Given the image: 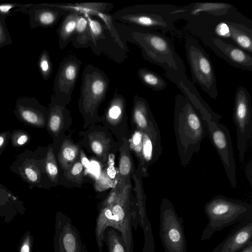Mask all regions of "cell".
Masks as SVG:
<instances>
[{
  "mask_svg": "<svg viewBox=\"0 0 252 252\" xmlns=\"http://www.w3.org/2000/svg\"><path fill=\"white\" fill-rule=\"evenodd\" d=\"M109 79L101 70L87 64L83 71L79 104L86 114L93 115L105 99Z\"/></svg>",
  "mask_w": 252,
  "mask_h": 252,
  "instance_id": "obj_7",
  "label": "cell"
},
{
  "mask_svg": "<svg viewBox=\"0 0 252 252\" xmlns=\"http://www.w3.org/2000/svg\"><path fill=\"white\" fill-rule=\"evenodd\" d=\"M5 18L6 16L0 15V48L12 42L6 26Z\"/></svg>",
  "mask_w": 252,
  "mask_h": 252,
  "instance_id": "obj_38",
  "label": "cell"
},
{
  "mask_svg": "<svg viewBox=\"0 0 252 252\" xmlns=\"http://www.w3.org/2000/svg\"><path fill=\"white\" fill-rule=\"evenodd\" d=\"M74 36L73 43L77 47H84L91 41L89 22L83 14H80L78 17Z\"/></svg>",
  "mask_w": 252,
  "mask_h": 252,
  "instance_id": "obj_27",
  "label": "cell"
},
{
  "mask_svg": "<svg viewBox=\"0 0 252 252\" xmlns=\"http://www.w3.org/2000/svg\"><path fill=\"white\" fill-rule=\"evenodd\" d=\"M204 42L220 58L232 66L252 71V57L242 49L226 42L221 38H205Z\"/></svg>",
  "mask_w": 252,
  "mask_h": 252,
  "instance_id": "obj_13",
  "label": "cell"
},
{
  "mask_svg": "<svg viewBox=\"0 0 252 252\" xmlns=\"http://www.w3.org/2000/svg\"><path fill=\"white\" fill-rule=\"evenodd\" d=\"M54 4L67 12L73 11L90 16H96L100 13H108L113 6L112 3L103 2H77Z\"/></svg>",
  "mask_w": 252,
  "mask_h": 252,
  "instance_id": "obj_19",
  "label": "cell"
},
{
  "mask_svg": "<svg viewBox=\"0 0 252 252\" xmlns=\"http://www.w3.org/2000/svg\"><path fill=\"white\" fill-rule=\"evenodd\" d=\"M126 183L122 182L117 179L116 183L114 184L108 196L103 202L101 208L106 207L112 203L117 199L122 188Z\"/></svg>",
  "mask_w": 252,
  "mask_h": 252,
  "instance_id": "obj_39",
  "label": "cell"
},
{
  "mask_svg": "<svg viewBox=\"0 0 252 252\" xmlns=\"http://www.w3.org/2000/svg\"><path fill=\"white\" fill-rule=\"evenodd\" d=\"M112 186L113 181L105 173H102L95 183V189L99 191L105 190Z\"/></svg>",
  "mask_w": 252,
  "mask_h": 252,
  "instance_id": "obj_41",
  "label": "cell"
},
{
  "mask_svg": "<svg viewBox=\"0 0 252 252\" xmlns=\"http://www.w3.org/2000/svg\"><path fill=\"white\" fill-rule=\"evenodd\" d=\"M210 141L216 149L231 186H237L236 167L233 145L228 128L219 121H204Z\"/></svg>",
  "mask_w": 252,
  "mask_h": 252,
  "instance_id": "obj_9",
  "label": "cell"
},
{
  "mask_svg": "<svg viewBox=\"0 0 252 252\" xmlns=\"http://www.w3.org/2000/svg\"><path fill=\"white\" fill-rule=\"evenodd\" d=\"M38 65L42 77L45 80H47L51 76L53 66L52 62L48 52L43 50L39 57Z\"/></svg>",
  "mask_w": 252,
  "mask_h": 252,
  "instance_id": "obj_33",
  "label": "cell"
},
{
  "mask_svg": "<svg viewBox=\"0 0 252 252\" xmlns=\"http://www.w3.org/2000/svg\"><path fill=\"white\" fill-rule=\"evenodd\" d=\"M51 100L48 128L50 132L57 135L63 126L64 108L53 95Z\"/></svg>",
  "mask_w": 252,
  "mask_h": 252,
  "instance_id": "obj_23",
  "label": "cell"
},
{
  "mask_svg": "<svg viewBox=\"0 0 252 252\" xmlns=\"http://www.w3.org/2000/svg\"><path fill=\"white\" fill-rule=\"evenodd\" d=\"M81 163L83 167L89 168L91 165V162L88 160L84 153L81 151L80 153Z\"/></svg>",
  "mask_w": 252,
  "mask_h": 252,
  "instance_id": "obj_47",
  "label": "cell"
},
{
  "mask_svg": "<svg viewBox=\"0 0 252 252\" xmlns=\"http://www.w3.org/2000/svg\"><path fill=\"white\" fill-rule=\"evenodd\" d=\"M89 139L90 146L93 152L100 157L105 158L108 150L107 140L98 134H91Z\"/></svg>",
  "mask_w": 252,
  "mask_h": 252,
  "instance_id": "obj_29",
  "label": "cell"
},
{
  "mask_svg": "<svg viewBox=\"0 0 252 252\" xmlns=\"http://www.w3.org/2000/svg\"><path fill=\"white\" fill-rule=\"evenodd\" d=\"M83 166L81 162L76 161L66 170V177L68 179L77 183H81L82 180Z\"/></svg>",
  "mask_w": 252,
  "mask_h": 252,
  "instance_id": "obj_36",
  "label": "cell"
},
{
  "mask_svg": "<svg viewBox=\"0 0 252 252\" xmlns=\"http://www.w3.org/2000/svg\"><path fill=\"white\" fill-rule=\"evenodd\" d=\"M96 17L99 18L103 22L105 26L109 30V33L113 36V37L115 39V41L119 44L120 46L122 47H124V45L120 38L116 30L113 23V18L112 16H110L108 13H100Z\"/></svg>",
  "mask_w": 252,
  "mask_h": 252,
  "instance_id": "obj_35",
  "label": "cell"
},
{
  "mask_svg": "<svg viewBox=\"0 0 252 252\" xmlns=\"http://www.w3.org/2000/svg\"><path fill=\"white\" fill-rule=\"evenodd\" d=\"M36 252H39L38 251H36Z\"/></svg>",
  "mask_w": 252,
  "mask_h": 252,
  "instance_id": "obj_49",
  "label": "cell"
},
{
  "mask_svg": "<svg viewBox=\"0 0 252 252\" xmlns=\"http://www.w3.org/2000/svg\"><path fill=\"white\" fill-rule=\"evenodd\" d=\"M214 31L215 33L218 36L223 38H228L229 30L226 20L218 23L215 28Z\"/></svg>",
  "mask_w": 252,
  "mask_h": 252,
  "instance_id": "obj_42",
  "label": "cell"
},
{
  "mask_svg": "<svg viewBox=\"0 0 252 252\" xmlns=\"http://www.w3.org/2000/svg\"><path fill=\"white\" fill-rule=\"evenodd\" d=\"M130 184L126 182L112 203L111 217L107 224L108 227H112L121 233L126 252H133L132 227L136 219L130 209Z\"/></svg>",
  "mask_w": 252,
  "mask_h": 252,
  "instance_id": "obj_10",
  "label": "cell"
},
{
  "mask_svg": "<svg viewBox=\"0 0 252 252\" xmlns=\"http://www.w3.org/2000/svg\"><path fill=\"white\" fill-rule=\"evenodd\" d=\"M78 153L77 145L69 140L63 141L58 154V160L64 170H67L76 161Z\"/></svg>",
  "mask_w": 252,
  "mask_h": 252,
  "instance_id": "obj_25",
  "label": "cell"
},
{
  "mask_svg": "<svg viewBox=\"0 0 252 252\" xmlns=\"http://www.w3.org/2000/svg\"><path fill=\"white\" fill-rule=\"evenodd\" d=\"M204 211L208 219L206 227L200 240L210 239L215 232L252 219V206L247 202L218 195L204 205Z\"/></svg>",
  "mask_w": 252,
  "mask_h": 252,
  "instance_id": "obj_3",
  "label": "cell"
},
{
  "mask_svg": "<svg viewBox=\"0 0 252 252\" xmlns=\"http://www.w3.org/2000/svg\"><path fill=\"white\" fill-rule=\"evenodd\" d=\"M13 112L19 121L25 125L38 128L45 126L46 109L34 97L18 98Z\"/></svg>",
  "mask_w": 252,
  "mask_h": 252,
  "instance_id": "obj_15",
  "label": "cell"
},
{
  "mask_svg": "<svg viewBox=\"0 0 252 252\" xmlns=\"http://www.w3.org/2000/svg\"><path fill=\"white\" fill-rule=\"evenodd\" d=\"M12 167V169H15L13 171L30 184V186L33 187L34 185L40 183L41 172L39 163L38 160L32 157H27L24 158L22 157L21 158H18L13 163Z\"/></svg>",
  "mask_w": 252,
  "mask_h": 252,
  "instance_id": "obj_18",
  "label": "cell"
},
{
  "mask_svg": "<svg viewBox=\"0 0 252 252\" xmlns=\"http://www.w3.org/2000/svg\"><path fill=\"white\" fill-rule=\"evenodd\" d=\"M112 205V203L106 207L101 208L96 220L95 237L99 252L103 251L104 234L108 227V222L111 217Z\"/></svg>",
  "mask_w": 252,
  "mask_h": 252,
  "instance_id": "obj_24",
  "label": "cell"
},
{
  "mask_svg": "<svg viewBox=\"0 0 252 252\" xmlns=\"http://www.w3.org/2000/svg\"><path fill=\"white\" fill-rule=\"evenodd\" d=\"M245 174L248 179V181L252 187V161L250 160L246 165L245 167Z\"/></svg>",
  "mask_w": 252,
  "mask_h": 252,
  "instance_id": "obj_46",
  "label": "cell"
},
{
  "mask_svg": "<svg viewBox=\"0 0 252 252\" xmlns=\"http://www.w3.org/2000/svg\"><path fill=\"white\" fill-rule=\"evenodd\" d=\"M132 117L137 129L146 133L157 140L161 141L158 127L144 98L135 95L133 98Z\"/></svg>",
  "mask_w": 252,
  "mask_h": 252,
  "instance_id": "obj_16",
  "label": "cell"
},
{
  "mask_svg": "<svg viewBox=\"0 0 252 252\" xmlns=\"http://www.w3.org/2000/svg\"><path fill=\"white\" fill-rule=\"evenodd\" d=\"M82 63L75 55H69L60 64L54 81L52 95L62 105L71 99Z\"/></svg>",
  "mask_w": 252,
  "mask_h": 252,
  "instance_id": "obj_11",
  "label": "cell"
},
{
  "mask_svg": "<svg viewBox=\"0 0 252 252\" xmlns=\"http://www.w3.org/2000/svg\"><path fill=\"white\" fill-rule=\"evenodd\" d=\"M232 117L236 130L239 161L243 165L248 142L252 134L251 97L248 91L243 86H239L236 91Z\"/></svg>",
  "mask_w": 252,
  "mask_h": 252,
  "instance_id": "obj_8",
  "label": "cell"
},
{
  "mask_svg": "<svg viewBox=\"0 0 252 252\" xmlns=\"http://www.w3.org/2000/svg\"><path fill=\"white\" fill-rule=\"evenodd\" d=\"M143 132L137 129L133 134L130 139V147L137 155L141 162L142 159V149Z\"/></svg>",
  "mask_w": 252,
  "mask_h": 252,
  "instance_id": "obj_37",
  "label": "cell"
},
{
  "mask_svg": "<svg viewBox=\"0 0 252 252\" xmlns=\"http://www.w3.org/2000/svg\"><path fill=\"white\" fill-rule=\"evenodd\" d=\"M11 133L9 131L0 132V155L2 154L8 145Z\"/></svg>",
  "mask_w": 252,
  "mask_h": 252,
  "instance_id": "obj_43",
  "label": "cell"
},
{
  "mask_svg": "<svg viewBox=\"0 0 252 252\" xmlns=\"http://www.w3.org/2000/svg\"><path fill=\"white\" fill-rule=\"evenodd\" d=\"M185 50L192 79L212 98L218 95L217 78L213 64L205 49L191 36L185 39Z\"/></svg>",
  "mask_w": 252,
  "mask_h": 252,
  "instance_id": "obj_4",
  "label": "cell"
},
{
  "mask_svg": "<svg viewBox=\"0 0 252 252\" xmlns=\"http://www.w3.org/2000/svg\"><path fill=\"white\" fill-rule=\"evenodd\" d=\"M33 238L29 231H27L21 239L18 252H32Z\"/></svg>",
  "mask_w": 252,
  "mask_h": 252,
  "instance_id": "obj_40",
  "label": "cell"
},
{
  "mask_svg": "<svg viewBox=\"0 0 252 252\" xmlns=\"http://www.w3.org/2000/svg\"><path fill=\"white\" fill-rule=\"evenodd\" d=\"M13 195L8 190H5L0 186V206L6 203Z\"/></svg>",
  "mask_w": 252,
  "mask_h": 252,
  "instance_id": "obj_45",
  "label": "cell"
},
{
  "mask_svg": "<svg viewBox=\"0 0 252 252\" xmlns=\"http://www.w3.org/2000/svg\"><path fill=\"white\" fill-rule=\"evenodd\" d=\"M109 227L107 228L104 234V241L107 247L108 252H126L121 235L115 229Z\"/></svg>",
  "mask_w": 252,
  "mask_h": 252,
  "instance_id": "obj_28",
  "label": "cell"
},
{
  "mask_svg": "<svg viewBox=\"0 0 252 252\" xmlns=\"http://www.w3.org/2000/svg\"><path fill=\"white\" fill-rule=\"evenodd\" d=\"M174 129L180 163L184 167L201 148L206 136L204 122L191 102L183 95L175 98Z\"/></svg>",
  "mask_w": 252,
  "mask_h": 252,
  "instance_id": "obj_1",
  "label": "cell"
},
{
  "mask_svg": "<svg viewBox=\"0 0 252 252\" xmlns=\"http://www.w3.org/2000/svg\"><path fill=\"white\" fill-rule=\"evenodd\" d=\"M45 169L50 179L53 182H56L58 178V167L53 148L50 147L45 159Z\"/></svg>",
  "mask_w": 252,
  "mask_h": 252,
  "instance_id": "obj_31",
  "label": "cell"
},
{
  "mask_svg": "<svg viewBox=\"0 0 252 252\" xmlns=\"http://www.w3.org/2000/svg\"><path fill=\"white\" fill-rule=\"evenodd\" d=\"M233 6L226 3L197 2L191 4L185 8H181L179 14L189 11L192 16H197L201 13H207L214 16H222L233 9Z\"/></svg>",
  "mask_w": 252,
  "mask_h": 252,
  "instance_id": "obj_20",
  "label": "cell"
},
{
  "mask_svg": "<svg viewBox=\"0 0 252 252\" xmlns=\"http://www.w3.org/2000/svg\"><path fill=\"white\" fill-rule=\"evenodd\" d=\"M80 14L69 12L64 16L58 28L59 46L61 49L65 48L74 36L78 17Z\"/></svg>",
  "mask_w": 252,
  "mask_h": 252,
  "instance_id": "obj_22",
  "label": "cell"
},
{
  "mask_svg": "<svg viewBox=\"0 0 252 252\" xmlns=\"http://www.w3.org/2000/svg\"><path fill=\"white\" fill-rule=\"evenodd\" d=\"M69 12L63 10L54 3L25 4V13L28 14L30 27L51 28L60 19Z\"/></svg>",
  "mask_w": 252,
  "mask_h": 252,
  "instance_id": "obj_14",
  "label": "cell"
},
{
  "mask_svg": "<svg viewBox=\"0 0 252 252\" xmlns=\"http://www.w3.org/2000/svg\"><path fill=\"white\" fill-rule=\"evenodd\" d=\"M55 228V252H89L77 227L65 215L62 213L56 214Z\"/></svg>",
  "mask_w": 252,
  "mask_h": 252,
  "instance_id": "obj_12",
  "label": "cell"
},
{
  "mask_svg": "<svg viewBox=\"0 0 252 252\" xmlns=\"http://www.w3.org/2000/svg\"><path fill=\"white\" fill-rule=\"evenodd\" d=\"M184 220L179 217L173 204L162 198L160 205L159 237L165 252H187Z\"/></svg>",
  "mask_w": 252,
  "mask_h": 252,
  "instance_id": "obj_5",
  "label": "cell"
},
{
  "mask_svg": "<svg viewBox=\"0 0 252 252\" xmlns=\"http://www.w3.org/2000/svg\"><path fill=\"white\" fill-rule=\"evenodd\" d=\"M229 32L228 38L246 52L252 53V29L241 24L226 21Z\"/></svg>",
  "mask_w": 252,
  "mask_h": 252,
  "instance_id": "obj_21",
  "label": "cell"
},
{
  "mask_svg": "<svg viewBox=\"0 0 252 252\" xmlns=\"http://www.w3.org/2000/svg\"><path fill=\"white\" fill-rule=\"evenodd\" d=\"M84 16L89 22L91 41L95 45L98 41L105 38V28L98 20L94 19L92 16L87 15Z\"/></svg>",
  "mask_w": 252,
  "mask_h": 252,
  "instance_id": "obj_30",
  "label": "cell"
},
{
  "mask_svg": "<svg viewBox=\"0 0 252 252\" xmlns=\"http://www.w3.org/2000/svg\"><path fill=\"white\" fill-rule=\"evenodd\" d=\"M158 8L151 5H134L124 7L112 16L116 22L133 28L166 32L173 28L172 20L160 14Z\"/></svg>",
  "mask_w": 252,
  "mask_h": 252,
  "instance_id": "obj_6",
  "label": "cell"
},
{
  "mask_svg": "<svg viewBox=\"0 0 252 252\" xmlns=\"http://www.w3.org/2000/svg\"><path fill=\"white\" fill-rule=\"evenodd\" d=\"M132 167V161L128 153L125 151L122 152L119 162V175L117 179L124 183L126 182V179L130 174Z\"/></svg>",
  "mask_w": 252,
  "mask_h": 252,
  "instance_id": "obj_32",
  "label": "cell"
},
{
  "mask_svg": "<svg viewBox=\"0 0 252 252\" xmlns=\"http://www.w3.org/2000/svg\"><path fill=\"white\" fill-rule=\"evenodd\" d=\"M252 238V219L242 221L211 252H238Z\"/></svg>",
  "mask_w": 252,
  "mask_h": 252,
  "instance_id": "obj_17",
  "label": "cell"
},
{
  "mask_svg": "<svg viewBox=\"0 0 252 252\" xmlns=\"http://www.w3.org/2000/svg\"><path fill=\"white\" fill-rule=\"evenodd\" d=\"M137 75L141 82L155 91L165 89L167 82L158 74L146 68L141 67L137 71Z\"/></svg>",
  "mask_w": 252,
  "mask_h": 252,
  "instance_id": "obj_26",
  "label": "cell"
},
{
  "mask_svg": "<svg viewBox=\"0 0 252 252\" xmlns=\"http://www.w3.org/2000/svg\"><path fill=\"white\" fill-rule=\"evenodd\" d=\"M31 139L30 134L22 129L14 130L10 134V140L15 148L22 147L29 143Z\"/></svg>",
  "mask_w": 252,
  "mask_h": 252,
  "instance_id": "obj_34",
  "label": "cell"
},
{
  "mask_svg": "<svg viewBox=\"0 0 252 252\" xmlns=\"http://www.w3.org/2000/svg\"><path fill=\"white\" fill-rule=\"evenodd\" d=\"M134 29L129 40L139 47L145 60L162 67L172 82L186 76L182 60L167 36L155 31Z\"/></svg>",
  "mask_w": 252,
  "mask_h": 252,
  "instance_id": "obj_2",
  "label": "cell"
},
{
  "mask_svg": "<svg viewBox=\"0 0 252 252\" xmlns=\"http://www.w3.org/2000/svg\"><path fill=\"white\" fill-rule=\"evenodd\" d=\"M22 4L18 3H3L0 4V15L7 16L10 10L15 7L21 8Z\"/></svg>",
  "mask_w": 252,
  "mask_h": 252,
  "instance_id": "obj_44",
  "label": "cell"
},
{
  "mask_svg": "<svg viewBox=\"0 0 252 252\" xmlns=\"http://www.w3.org/2000/svg\"><path fill=\"white\" fill-rule=\"evenodd\" d=\"M238 252H252V240L250 241L244 248Z\"/></svg>",
  "mask_w": 252,
  "mask_h": 252,
  "instance_id": "obj_48",
  "label": "cell"
}]
</instances>
